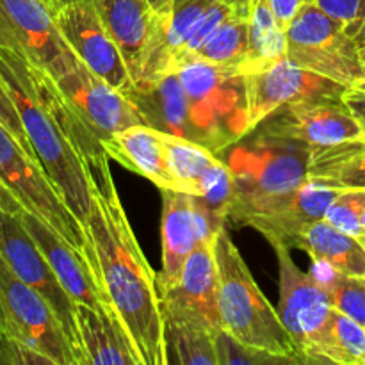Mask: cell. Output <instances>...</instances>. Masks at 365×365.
<instances>
[{"mask_svg": "<svg viewBox=\"0 0 365 365\" xmlns=\"http://www.w3.org/2000/svg\"><path fill=\"white\" fill-rule=\"evenodd\" d=\"M109 160L106 155L88 164L91 209L82 223L84 257L103 299L130 335L141 365H168L157 278L128 223Z\"/></svg>", "mask_w": 365, "mask_h": 365, "instance_id": "6da1fadb", "label": "cell"}, {"mask_svg": "<svg viewBox=\"0 0 365 365\" xmlns=\"http://www.w3.org/2000/svg\"><path fill=\"white\" fill-rule=\"evenodd\" d=\"M0 78L13 96L36 160L82 227L91 209L88 164L107 155L102 143L82 127L48 73L2 46Z\"/></svg>", "mask_w": 365, "mask_h": 365, "instance_id": "7a4b0ae2", "label": "cell"}, {"mask_svg": "<svg viewBox=\"0 0 365 365\" xmlns=\"http://www.w3.org/2000/svg\"><path fill=\"white\" fill-rule=\"evenodd\" d=\"M214 253L220 271L221 328L245 344L303 364L280 314L253 280L227 227L214 237Z\"/></svg>", "mask_w": 365, "mask_h": 365, "instance_id": "3957f363", "label": "cell"}, {"mask_svg": "<svg viewBox=\"0 0 365 365\" xmlns=\"http://www.w3.org/2000/svg\"><path fill=\"white\" fill-rule=\"evenodd\" d=\"M253 134L250 141L234 145L227 160L234 180L227 221L234 227L250 212L291 195L309 180L312 146Z\"/></svg>", "mask_w": 365, "mask_h": 365, "instance_id": "277c9868", "label": "cell"}, {"mask_svg": "<svg viewBox=\"0 0 365 365\" xmlns=\"http://www.w3.org/2000/svg\"><path fill=\"white\" fill-rule=\"evenodd\" d=\"M177 73L187 93L196 143L217 155L248 138L242 73L200 59L184 64Z\"/></svg>", "mask_w": 365, "mask_h": 365, "instance_id": "5b68a950", "label": "cell"}, {"mask_svg": "<svg viewBox=\"0 0 365 365\" xmlns=\"http://www.w3.org/2000/svg\"><path fill=\"white\" fill-rule=\"evenodd\" d=\"M291 63L331 81L355 88L365 78L362 43L317 4L303 7L285 29Z\"/></svg>", "mask_w": 365, "mask_h": 365, "instance_id": "8992f818", "label": "cell"}, {"mask_svg": "<svg viewBox=\"0 0 365 365\" xmlns=\"http://www.w3.org/2000/svg\"><path fill=\"white\" fill-rule=\"evenodd\" d=\"M0 330L52 365H82V359L41 294L21 282L0 257Z\"/></svg>", "mask_w": 365, "mask_h": 365, "instance_id": "52a82bcc", "label": "cell"}, {"mask_svg": "<svg viewBox=\"0 0 365 365\" xmlns=\"http://www.w3.org/2000/svg\"><path fill=\"white\" fill-rule=\"evenodd\" d=\"M0 46L53 81L81 63L64 41L48 0H0Z\"/></svg>", "mask_w": 365, "mask_h": 365, "instance_id": "ba28073f", "label": "cell"}, {"mask_svg": "<svg viewBox=\"0 0 365 365\" xmlns=\"http://www.w3.org/2000/svg\"><path fill=\"white\" fill-rule=\"evenodd\" d=\"M0 182L20 200L25 210L41 217L71 246L84 253V232L56 185L16 139L0 125Z\"/></svg>", "mask_w": 365, "mask_h": 365, "instance_id": "9c48e42d", "label": "cell"}, {"mask_svg": "<svg viewBox=\"0 0 365 365\" xmlns=\"http://www.w3.org/2000/svg\"><path fill=\"white\" fill-rule=\"evenodd\" d=\"M250 135L277 110L309 98H344L351 88L305 70L287 57L242 73Z\"/></svg>", "mask_w": 365, "mask_h": 365, "instance_id": "30bf717a", "label": "cell"}, {"mask_svg": "<svg viewBox=\"0 0 365 365\" xmlns=\"http://www.w3.org/2000/svg\"><path fill=\"white\" fill-rule=\"evenodd\" d=\"M0 257L6 260L11 271L21 282H25L29 287L41 294L46 303L52 307L57 319L61 321L64 331L81 355L82 365H86L84 353H82L81 342H78L77 323H75V305L77 303L64 291L46 257L39 250L38 242L25 228L20 214L0 210Z\"/></svg>", "mask_w": 365, "mask_h": 365, "instance_id": "8fae6325", "label": "cell"}, {"mask_svg": "<svg viewBox=\"0 0 365 365\" xmlns=\"http://www.w3.org/2000/svg\"><path fill=\"white\" fill-rule=\"evenodd\" d=\"M53 82L71 113L96 141L102 143L132 125L145 123V118L127 93L110 86L82 63Z\"/></svg>", "mask_w": 365, "mask_h": 365, "instance_id": "7c38bea8", "label": "cell"}, {"mask_svg": "<svg viewBox=\"0 0 365 365\" xmlns=\"http://www.w3.org/2000/svg\"><path fill=\"white\" fill-rule=\"evenodd\" d=\"M255 132L312 148L362 139L364 132L344 98H309L282 107Z\"/></svg>", "mask_w": 365, "mask_h": 365, "instance_id": "4fadbf2b", "label": "cell"}, {"mask_svg": "<svg viewBox=\"0 0 365 365\" xmlns=\"http://www.w3.org/2000/svg\"><path fill=\"white\" fill-rule=\"evenodd\" d=\"M274 250L280 273V299L278 314L292 341L298 346L303 364L305 351L331 314V303L323 280L314 273H305L296 266L289 246L269 242Z\"/></svg>", "mask_w": 365, "mask_h": 365, "instance_id": "5bb4252c", "label": "cell"}, {"mask_svg": "<svg viewBox=\"0 0 365 365\" xmlns=\"http://www.w3.org/2000/svg\"><path fill=\"white\" fill-rule=\"evenodd\" d=\"M56 24L64 41L88 70L120 91L134 88L123 53L100 20L93 2H78L56 11Z\"/></svg>", "mask_w": 365, "mask_h": 365, "instance_id": "9a60e30c", "label": "cell"}, {"mask_svg": "<svg viewBox=\"0 0 365 365\" xmlns=\"http://www.w3.org/2000/svg\"><path fill=\"white\" fill-rule=\"evenodd\" d=\"M160 192H163V220H160L163 266L159 273H155L159 292L177 284L185 262L196 246L207 239H214L223 228L202 209L196 196L171 191V189H164Z\"/></svg>", "mask_w": 365, "mask_h": 365, "instance_id": "2e32d148", "label": "cell"}, {"mask_svg": "<svg viewBox=\"0 0 365 365\" xmlns=\"http://www.w3.org/2000/svg\"><path fill=\"white\" fill-rule=\"evenodd\" d=\"M337 195V189L307 180L291 195L250 212L239 227L255 228L269 242L296 248L303 232L316 221L324 220Z\"/></svg>", "mask_w": 365, "mask_h": 365, "instance_id": "e0dca14e", "label": "cell"}, {"mask_svg": "<svg viewBox=\"0 0 365 365\" xmlns=\"http://www.w3.org/2000/svg\"><path fill=\"white\" fill-rule=\"evenodd\" d=\"M159 296L160 309L200 317L214 330H220V271L214 239H207L196 246L177 284L160 291Z\"/></svg>", "mask_w": 365, "mask_h": 365, "instance_id": "ac0fdd59", "label": "cell"}, {"mask_svg": "<svg viewBox=\"0 0 365 365\" xmlns=\"http://www.w3.org/2000/svg\"><path fill=\"white\" fill-rule=\"evenodd\" d=\"M93 4L103 27L123 53L135 84L155 39L160 16L148 0H93Z\"/></svg>", "mask_w": 365, "mask_h": 365, "instance_id": "d6986e66", "label": "cell"}, {"mask_svg": "<svg viewBox=\"0 0 365 365\" xmlns=\"http://www.w3.org/2000/svg\"><path fill=\"white\" fill-rule=\"evenodd\" d=\"M20 217L71 299L89 307L102 305L106 299L93 277L84 253L71 246L59 232L53 230L36 214L24 210L20 212Z\"/></svg>", "mask_w": 365, "mask_h": 365, "instance_id": "ffe728a7", "label": "cell"}, {"mask_svg": "<svg viewBox=\"0 0 365 365\" xmlns=\"http://www.w3.org/2000/svg\"><path fill=\"white\" fill-rule=\"evenodd\" d=\"M75 323L86 365H141L130 335L109 303H77Z\"/></svg>", "mask_w": 365, "mask_h": 365, "instance_id": "44dd1931", "label": "cell"}, {"mask_svg": "<svg viewBox=\"0 0 365 365\" xmlns=\"http://www.w3.org/2000/svg\"><path fill=\"white\" fill-rule=\"evenodd\" d=\"M127 95L143 114L146 125L196 141L187 93L177 71H166L135 82Z\"/></svg>", "mask_w": 365, "mask_h": 365, "instance_id": "7402d4cb", "label": "cell"}, {"mask_svg": "<svg viewBox=\"0 0 365 365\" xmlns=\"http://www.w3.org/2000/svg\"><path fill=\"white\" fill-rule=\"evenodd\" d=\"M102 146L109 159L145 177L160 191H177L175 178L168 168L163 132L155 127L146 123L132 125L103 139Z\"/></svg>", "mask_w": 365, "mask_h": 365, "instance_id": "603a6c76", "label": "cell"}, {"mask_svg": "<svg viewBox=\"0 0 365 365\" xmlns=\"http://www.w3.org/2000/svg\"><path fill=\"white\" fill-rule=\"evenodd\" d=\"M296 248L303 250L314 264L349 277L365 278V246L359 237L319 220L299 237Z\"/></svg>", "mask_w": 365, "mask_h": 365, "instance_id": "cb8c5ba5", "label": "cell"}, {"mask_svg": "<svg viewBox=\"0 0 365 365\" xmlns=\"http://www.w3.org/2000/svg\"><path fill=\"white\" fill-rule=\"evenodd\" d=\"M164 344L168 365H217L214 330L209 323L189 314L163 309Z\"/></svg>", "mask_w": 365, "mask_h": 365, "instance_id": "d4e9b609", "label": "cell"}, {"mask_svg": "<svg viewBox=\"0 0 365 365\" xmlns=\"http://www.w3.org/2000/svg\"><path fill=\"white\" fill-rule=\"evenodd\" d=\"M309 180L337 191L365 189V138L312 148Z\"/></svg>", "mask_w": 365, "mask_h": 365, "instance_id": "484cf974", "label": "cell"}, {"mask_svg": "<svg viewBox=\"0 0 365 365\" xmlns=\"http://www.w3.org/2000/svg\"><path fill=\"white\" fill-rule=\"evenodd\" d=\"M305 362L365 365V327L331 309L324 327L307 348Z\"/></svg>", "mask_w": 365, "mask_h": 365, "instance_id": "4316f807", "label": "cell"}, {"mask_svg": "<svg viewBox=\"0 0 365 365\" xmlns=\"http://www.w3.org/2000/svg\"><path fill=\"white\" fill-rule=\"evenodd\" d=\"M248 25L250 59L242 73H248L253 68L285 57L287 36L271 9L269 0H250Z\"/></svg>", "mask_w": 365, "mask_h": 365, "instance_id": "83f0119b", "label": "cell"}, {"mask_svg": "<svg viewBox=\"0 0 365 365\" xmlns=\"http://www.w3.org/2000/svg\"><path fill=\"white\" fill-rule=\"evenodd\" d=\"M196 59L242 73L250 59L248 13L234 14L223 21L202 46Z\"/></svg>", "mask_w": 365, "mask_h": 365, "instance_id": "f1b7e54d", "label": "cell"}, {"mask_svg": "<svg viewBox=\"0 0 365 365\" xmlns=\"http://www.w3.org/2000/svg\"><path fill=\"white\" fill-rule=\"evenodd\" d=\"M327 269V267H324ZM328 271V277H319L334 309L365 327V282L364 278Z\"/></svg>", "mask_w": 365, "mask_h": 365, "instance_id": "f546056e", "label": "cell"}, {"mask_svg": "<svg viewBox=\"0 0 365 365\" xmlns=\"http://www.w3.org/2000/svg\"><path fill=\"white\" fill-rule=\"evenodd\" d=\"M217 365H287L296 362L287 356L274 355L264 349L253 348L232 337L227 330L220 328L214 335Z\"/></svg>", "mask_w": 365, "mask_h": 365, "instance_id": "4dcf8cb0", "label": "cell"}, {"mask_svg": "<svg viewBox=\"0 0 365 365\" xmlns=\"http://www.w3.org/2000/svg\"><path fill=\"white\" fill-rule=\"evenodd\" d=\"M365 210V189H349L339 191L337 198L331 202L324 220L339 230L360 237L365 230L362 217Z\"/></svg>", "mask_w": 365, "mask_h": 365, "instance_id": "1f68e13d", "label": "cell"}, {"mask_svg": "<svg viewBox=\"0 0 365 365\" xmlns=\"http://www.w3.org/2000/svg\"><path fill=\"white\" fill-rule=\"evenodd\" d=\"M317 6L341 21L346 31L362 43L365 27V0H316Z\"/></svg>", "mask_w": 365, "mask_h": 365, "instance_id": "d6a6232c", "label": "cell"}, {"mask_svg": "<svg viewBox=\"0 0 365 365\" xmlns=\"http://www.w3.org/2000/svg\"><path fill=\"white\" fill-rule=\"evenodd\" d=\"M0 125H2V127L6 128L14 139H16L18 145H20L21 148H24L25 152L36 160L34 150H32L31 141H29L27 132H25L24 128V123H21L20 113H18L16 106H14L13 102V96L9 95V91H7L2 78H0ZM36 163H38V160H36Z\"/></svg>", "mask_w": 365, "mask_h": 365, "instance_id": "836d02e7", "label": "cell"}, {"mask_svg": "<svg viewBox=\"0 0 365 365\" xmlns=\"http://www.w3.org/2000/svg\"><path fill=\"white\" fill-rule=\"evenodd\" d=\"M269 4L278 24L285 31L291 25V21L302 13L303 7L316 4V0H269Z\"/></svg>", "mask_w": 365, "mask_h": 365, "instance_id": "e575fe53", "label": "cell"}, {"mask_svg": "<svg viewBox=\"0 0 365 365\" xmlns=\"http://www.w3.org/2000/svg\"><path fill=\"white\" fill-rule=\"evenodd\" d=\"M344 103L348 106V109L351 110L353 116L356 118V121L360 123L365 138V93L359 91V89L351 88L344 95Z\"/></svg>", "mask_w": 365, "mask_h": 365, "instance_id": "d590c367", "label": "cell"}, {"mask_svg": "<svg viewBox=\"0 0 365 365\" xmlns=\"http://www.w3.org/2000/svg\"><path fill=\"white\" fill-rule=\"evenodd\" d=\"M0 210H6L11 214H20L24 212V205L20 203V200L6 187V185L0 182Z\"/></svg>", "mask_w": 365, "mask_h": 365, "instance_id": "8d00e7d4", "label": "cell"}, {"mask_svg": "<svg viewBox=\"0 0 365 365\" xmlns=\"http://www.w3.org/2000/svg\"><path fill=\"white\" fill-rule=\"evenodd\" d=\"M173 2L175 0H148V4L153 7V11H155L159 16H164V14L170 13Z\"/></svg>", "mask_w": 365, "mask_h": 365, "instance_id": "74e56055", "label": "cell"}, {"mask_svg": "<svg viewBox=\"0 0 365 365\" xmlns=\"http://www.w3.org/2000/svg\"><path fill=\"white\" fill-rule=\"evenodd\" d=\"M9 335L0 330V365H7V349H9Z\"/></svg>", "mask_w": 365, "mask_h": 365, "instance_id": "f35d334b", "label": "cell"}, {"mask_svg": "<svg viewBox=\"0 0 365 365\" xmlns=\"http://www.w3.org/2000/svg\"><path fill=\"white\" fill-rule=\"evenodd\" d=\"M78 2H93V0H48V4L52 6L53 11L61 9L64 6H70V4H78Z\"/></svg>", "mask_w": 365, "mask_h": 365, "instance_id": "ab89813d", "label": "cell"}, {"mask_svg": "<svg viewBox=\"0 0 365 365\" xmlns=\"http://www.w3.org/2000/svg\"><path fill=\"white\" fill-rule=\"evenodd\" d=\"M223 2H230V4H235V6H245V7H248L250 0H223Z\"/></svg>", "mask_w": 365, "mask_h": 365, "instance_id": "60d3db41", "label": "cell"}, {"mask_svg": "<svg viewBox=\"0 0 365 365\" xmlns=\"http://www.w3.org/2000/svg\"><path fill=\"white\" fill-rule=\"evenodd\" d=\"M355 89H359V91H362V93H365V78H364V81H360V82H359V84H356V86H355Z\"/></svg>", "mask_w": 365, "mask_h": 365, "instance_id": "b9f144b4", "label": "cell"}, {"mask_svg": "<svg viewBox=\"0 0 365 365\" xmlns=\"http://www.w3.org/2000/svg\"><path fill=\"white\" fill-rule=\"evenodd\" d=\"M359 239H360V242H362V245L365 246V230L362 232V234H360V237H359Z\"/></svg>", "mask_w": 365, "mask_h": 365, "instance_id": "7bdbcfd3", "label": "cell"}, {"mask_svg": "<svg viewBox=\"0 0 365 365\" xmlns=\"http://www.w3.org/2000/svg\"><path fill=\"white\" fill-rule=\"evenodd\" d=\"M362 61H364V64H365V45H362Z\"/></svg>", "mask_w": 365, "mask_h": 365, "instance_id": "ee69618b", "label": "cell"}, {"mask_svg": "<svg viewBox=\"0 0 365 365\" xmlns=\"http://www.w3.org/2000/svg\"><path fill=\"white\" fill-rule=\"evenodd\" d=\"M362 223H364V228H365V210H364V217H362Z\"/></svg>", "mask_w": 365, "mask_h": 365, "instance_id": "f6af8a7d", "label": "cell"}, {"mask_svg": "<svg viewBox=\"0 0 365 365\" xmlns=\"http://www.w3.org/2000/svg\"><path fill=\"white\" fill-rule=\"evenodd\" d=\"M364 39H365V27H364V32H362V43H364Z\"/></svg>", "mask_w": 365, "mask_h": 365, "instance_id": "bcb514c9", "label": "cell"}, {"mask_svg": "<svg viewBox=\"0 0 365 365\" xmlns=\"http://www.w3.org/2000/svg\"><path fill=\"white\" fill-rule=\"evenodd\" d=\"M362 45H365V39H364V43H362Z\"/></svg>", "mask_w": 365, "mask_h": 365, "instance_id": "7dc6e473", "label": "cell"}, {"mask_svg": "<svg viewBox=\"0 0 365 365\" xmlns=\"http://www.w3.org/2000/svg\"><path fill=\"white\" fill-rule=\"evenodd\" d=\"M364 282H365V278H364Z\"/></svg>", "mask_w": 365, "mask_h": 365, "instance_id": "c3c4849f", "label": "cell"}]
</instances>
